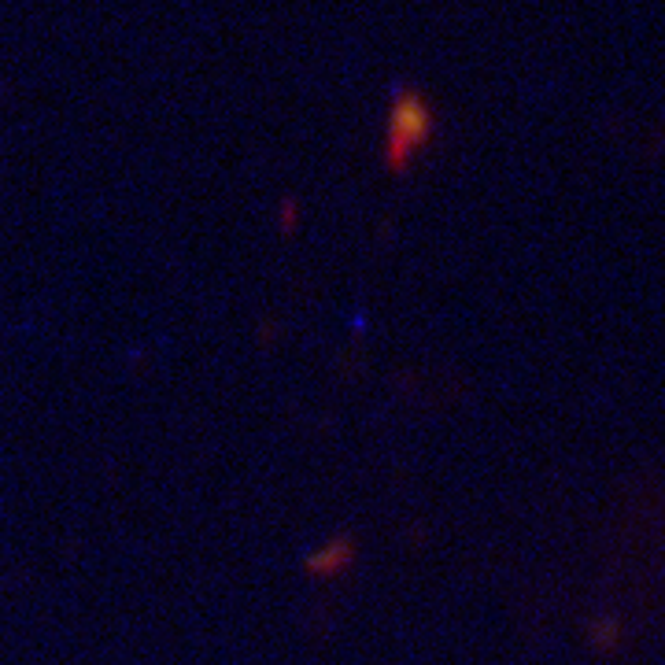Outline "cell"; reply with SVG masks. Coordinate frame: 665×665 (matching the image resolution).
<instances>
[{
	"instance_id": "cell-2",
	"label": "cell",
	"mask_w": 665,
	"mask_h": 665,
	"mask_svg": "<svg viewBox=\"0 0 665 665\" xmlns=\"http://www.w3.org/2000/svg\"><path fill=\"white\" fill-rule=\"evenodd\" d=\"M355 555L359 547L351 536H333L326 544H318L311 555H307V573L318 577V581H333V577H344L351 566H355Z\"/></svg>"
},
{
	"instance_id": "cell-1",
	"label": "cell",
	"mask_w": 665,
	"mask_h": 665,
	"mask_svg": "<svg viewBox=\"0 0 665 665\" xmlns=\"http://www.w3.org/2000/svg\"><path fill=\"white\" fill-rule=\"evenodd\" d=\"M425 133H429V115H425L422 100H411V97L396 100V108L388 115V137H385L388 163H392V167L407 163V156L425 141Z\"/></svg>"
}]
</instances>
